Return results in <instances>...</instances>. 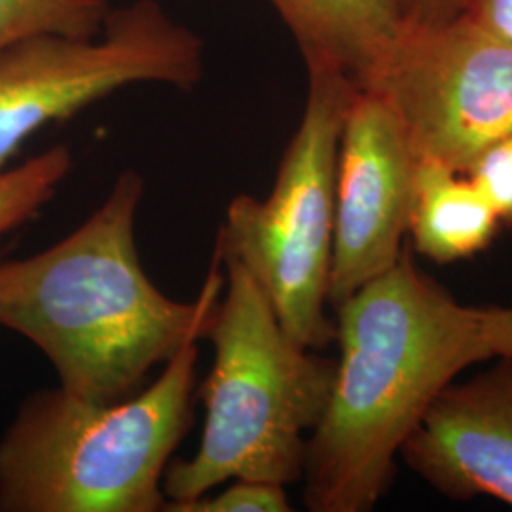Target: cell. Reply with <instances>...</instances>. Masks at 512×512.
Wrapping results in <instances>:
<instances>
[{
    "instance_id": "52a82bcc",
    "label": "cell",
    "mask_w": 512,
    "mask_h": 512,
    "mask_svg": "<svg viewBox=\"0 0 512 512\" xmlns=\"http://www.w3.org/2000/svg\"><path fill=\"white\" fill-rule=\"evenodd\" d=\"M420 160L467 173L512 131V46L458 16L408 31L374 82Z\"/></svg>"
},
{
    "instance_id": "7c38bea8",
    "label": "cell",
    "mask_w": 512,
    "mask_h": 512,
    "mask_svg": "<svg viewBox=\"0 0 512 512\" xmlns=\"http://www.w3.org/2000/svg\"><path fill=\"white\" fill-rule=\"evenodd\" d=\"M110 10L109 0H0V50L37 35H99Z\"/></svg>"
},
{
    "instance_id": "ac0fdd59",
    "label": "cell",
    "mask_w": 512,
    "mask_h": 512,
    "mask_svg": "<svg viewBox=\"0 0 512 512\" xmlns=\"http://www.w3.org/2000/svg\"><path fill=\"white\" fill-rule=\"evenodd\" d=\"M486 344L495 357L512 359V308H480Z\"/></svg>"
},
{
    "instance_id": "277c9868",
    "label": "cell",
    "mask_w": 512,
    "mask_h": 512,
    "mask_svg": "<svg viewBox=\"0 0 512 512\" xmlns=\"http://www.w3.org/2000/svg\"><path fill=\"white\" fill-rule=\"evenodd\" d=\"M198 342L137 397L29 395L0 437V512H164L165 469L194 423Z\"/></svg>"
},
{
    "instance_id": "4fadbf2b",
    "label": "cell",
    "mask_w": 512,
    "mask_h": 512,
    "mask_svg": "<svg viewBox=\"0 0 512 512\" xmlns=\"http://www.w3.org/2000/svg\"><path fill=\"white\" fill-rule=\"evenodd\" d=\"M73 169V154L63 145L48 148L23 164L0 171V239L35 219L52 202Z\"/></svg>"
},
{
    "instance_id": "3957f363",
    "label": "cell",
    "mask_w": 512,
    "mask_h": 512,
    "mask_svg": "<svg viewBox=\"0 0 512 512\" xmlns=\"http://www.w3.org/2000/svg\"><path fill=\"white\" fill-rule=\"evenodd\" d=\"M215 255L224 289L205 332L215 361L200 391L202 440L192 458L167 465V503L211 494L234 478L302 480L308 439L336 374L334 359L285 330L255 275L236 258Z\"/></svg>"
},
{
    "instance_id": "5b68a950",
    "label": "cell",
    "mask_w": 512,
    "mask_h": 512,
    "mask_svg": "<svg viewBox=\"0 0 512 512\" xmlns=\"http://www.w3.org/2000/svg\"><path fill=\"white\" fill-rule=\"evenodd\" d=\"M268 198L239 194L226 207L215 251L241 262L268 294L285 330L306 348L336 342L329 308L338 148L355 86L319 63Z\"/></svg>"
},
{
    "instance_id": "9c48e42d",
    "label": "cell",
    "mask_w": 512,
    "mask_h": 512,
    "mask_svg": "<svg viewBox=\"0 0 512 512\" xmlns=\"http://www.w3.org/2000/svg\"><path fill=\"white\" fill-rule=\"evenodd\" d=\"M454 380L429 406L399 459L435 492L512 507V359Z\"/></svg>"
},
{
    "instance_id": "30bf717a",
    "label": "cell",
    "mask_w": 512,
    "mask_h": 512,
    "mask_svg": "<svg viewBox=\"0 0 512 512\" xmlns=\"http://www.w3.org/2000/svg\"><path fill=\"white\" fill-rule=\"evenodd\" d=\"M306 63L344 74L366 90L401 48L408 27L395 0H268Z\"/></svg>"
},
{
    "instance_id": "8fae6325",
    "label": "cell",
    "mask_w": 512,
    "mask_h": 512,
    "mask_svg": "<svg viewBox=\"0 0 512 512\" xmlns=\"http://www.w3.org/2000/svg\"><path fill=\"white\" fill-rule=\"evenodd\" d=\"M501 220L467 173L435 160H420L408 219V234L421 256L452 264L482 253Z\"/></svg>"
},
{
    "instance_id": "6da1fadb",
    "label": "cell",
    "mask_w": 512,
    "mask_h": 512,
    "mask_svg": "<svg viewBox=\"0 0 512 512\" xmlns=\"http://www.w3.org/2000/svg\"><path fill=\"white\" fill-rule=\"evenodd\" d=\"M336 311L340 359L304 459L311 512L372 511L406 439L444 387L492 359L480 308L463 306L404 249Z\"/></svg>"
},
{
    "instance_id": "e0dca14e",
    "label": "cell",
    "mask_w": 512,
    "mask_h": 512,
    "mask_svg": "<svg viewBox=\"0 0 512 512\" xmlns=\"http://www.w3.org/2000/svg\"><path fill=\"white\" fill-rule=\"evenodd\" d=\"M408 31L437 27L456 19L461 0H395Z\"/></svg>"
},
{
    "instance_id": "5bb4252c",
    "label": "cell",
    "mask_w": 512,
    "mask_h": 512,
    "mask_svg": "<svg viewBox=\"0 0 512 512\" xmlns=\"http://www.w3.org/2000/svg\"><path fill=\"white\" fill-rule=\"evenodd\" d=\"M287 486L234 478V482L219 494H203L190 501L165 503L164 512H289L293 511Z\"/></svg>"
},
{
    "instance_id": "7a4b0ae2",
    "label": "cell",
    "mask_w": 512,
    "mask_h": 512,
    "mask_svg": "<svg viewBox=\"0 0 512 512\" xmlns=\"http://www.w3.org/2000/svg\"><path fill=\"white\" fill-rule=\"evenodd\" d=\"M143 194V177L128 169L67 238L0 262V327L40 349L59 385L92 403L126 399L154 366L203 340L224 289L217 255L190 302L150 281L135 241Z\"/></svg>"
},
{
    "instance_id": "9a60e30c",
    "label": "cell",
    "mask_w": 512,
    "mask_h": 512,
    "mask_svg": "<svg viewBox=\"0 0 512 512\" xmlns=\"http://www.w3.org/2000/svg\"><path fill=\"white\" fill-rule=\"evenodd\" d=\"M467 175L492 203L501 224H512V131L484 148Z\"/></svg>"
},
{
    "instance_id": "2e32d148",
    "label": "cell",
    "mask_w": 512,
    "mask_h": 512,
    "mask_svg": "<svg viewBox=\"0 0 512 512\" xmlns=\"http://www.w3.org/2000/svg\"><path fill=\"white\" fill-rule=\"evenodd\" d=\"M459 16L512 46V0H461Z\"/></svg>"
},
{
    "instance_id": "ba28073f",
    "label": "cell",
    "mask_w": 512,
    "mask_h": 512,
    "mask_svg": "<svg viewBox=\"0 0 512 512\" xmlns=\"http://www.w3.org/2000/svg\"><path fill=\"white\" fill-rule=\"evenodd\" d=\"M420 158L376 93L355 92L340 135L329 308L391 270L403 239Z\"/></svg>"
},
{
    "instance_id": "8992f818",
    "label": "cell",
    "mask_w": 512,
    "mask_h": 512,
    "mask_svg": "<svg viewBox=\"0 0 512 512\" xmlns=\"http://www.w3.org/2000/svg\"><path fill=\"white\" fill-rule=\"evenodd\" d=\"M205 74L202 38L158 0L110 10L99 35H37L0 50V171L46 126L124 88L194 90Z\"/></svg>"
}]
</instances>
